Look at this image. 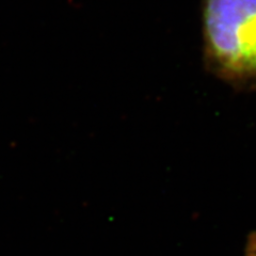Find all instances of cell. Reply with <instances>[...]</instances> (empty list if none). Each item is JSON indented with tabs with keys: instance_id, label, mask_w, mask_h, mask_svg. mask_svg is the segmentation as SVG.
<instances>
[{
	"instance_id": "6da1fadb",
	"label": "cell",
	"mask_w": 256,
	"mask_h": 256,
	"mask_svg": "<svg viewBox=\"0 0 256 256\" xmlns=\"http://www.w3.org/2000/svg\"><path fill=\"white\" fill-rule=\"evenodd\" d=\"M206 61L221 77L256 82V0H204Z\"/></svg>"
},
{
	"instance_id": "7a4b0ae2",
	"label": "cell",
	"mask_w": 256,
	"mask_h": 256,
	"mask_svg": "<svg viewBox=\"0 0 256 256\" xmlns=\"http://www.w3.org/2000/svg\"><path fill=\"white\" fill-rule=\"evenodd\" d=\"M249 256H256V238L254 239V244L249 248Z\"/></svg>"
}]
</instances>
